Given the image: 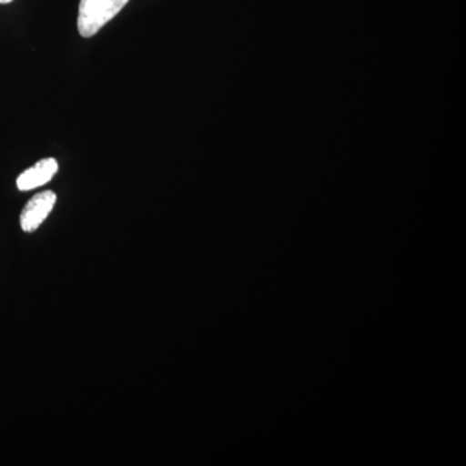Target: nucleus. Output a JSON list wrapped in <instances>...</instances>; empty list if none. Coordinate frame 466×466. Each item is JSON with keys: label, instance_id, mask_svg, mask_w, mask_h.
<instances>
[{"label": "nucleus", "instance_id": "1", "mask_svg": "<svg viewBox=\"0 0 466 466\" xmlns=\"http://www.w3.org/2000/svg\"><path fill=\"white\" fill-rule=\"evenodd\" d=\"M128 0H81L78 30L84 38L100 32L127 5Z\"/></svg>", "mask_w": 466, "mask_h": 466}, {"label": "nucleus", "instance_id": "2", "mask_svg": "<svg viewBox=\"0 0 466 466\" xmlns=\"http://www.w3.org/2000/svg\"><path fill=\"white\" fill-rule=\"evenodd\" d=\"M56 200V193L52 191H45L34 196L21 211V228L27 233L36 231L39 226L45 222L46 218L50 216Z\"/></svg>", "mask_w": 466, "mask_h": 466}, {"label": "nucleus", "instance_id": "3", "mask_svg": "<svg viewBox=\"0 0 466 466\" xmlns=\"http://www.w3.org/2000/svg\"><path fill=\"white\" fill-rule=\"evenodd\" d=\"M58 164L55 158H45L27 168L17 177V188L20 191H30L38 188L50 182L54 175L57 173Z\"/></svg>", "mask_w": 466, "mask_h": 466}, {"label": "nucleus", "instance_id": "4", "mask_svg": "<svg viewBox=\"0 0 466 466\" xmlns=\"http://www.w3.org/2000/svg\"><path fill=\"white\" fill-rule=\"evenodd\" d=\"M11 2H14V0H0V5H8Z\"/></svg>", "mask_w": 466, "mask_h": 466}]
</instances>
